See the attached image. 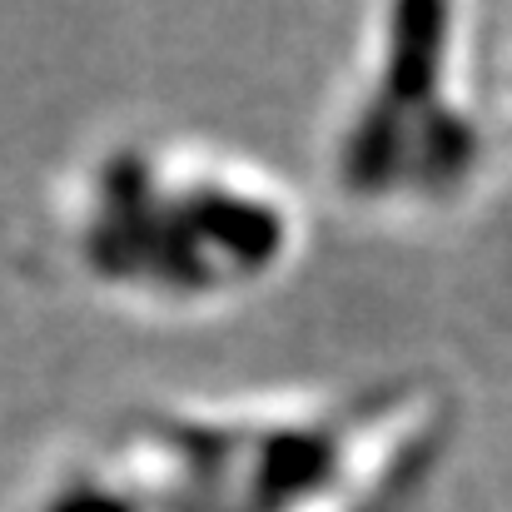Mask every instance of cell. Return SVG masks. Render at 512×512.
Here are the masks:
<instances>
[{
	"mask_svg": "<svg viewBox=\"0 0 512 512\" xmlns=\"http://www.w3.org/2000/svg\"><path fill=\"white\" fill-rule=\"evenodd\" d=\"M174 214L184 219V229L194 234V244H214L219 254H229L244 269L274 264L284 249V219L279 209L259 204V199H239L229 189H189L174 199Z\"/></svg>",
	"mask_w": 512,
	"mask_h": 512,
	"instance_id": "6da1fadb",
	"label": "cell"
},
{
	"mask_svg": "<svg viewBox=\"0 0 512 512\" xmlns=\"http://www.w3.org/2000/svg\"><path fill=\"white\" fill-rule=\"evenodd\" d=\"M443 55H448V5L403 0L393 10V30H388L383 100L393 110L433 105V90H438V75H443Z\"/></svg>",
	"mask_w": 512,
	"mask_h": 512,
	"instance_id": "7a4b0ae2",
	"label": "cell"
},
{
	"mask_svg": "<svg viewBox=\"0 0 512 512\" xmlns=\"http://www.w3.org/2000/svg\"><path fill=\"white\" fill-rule=\"evenodd\" d=\"M150 214H155L150 174L135 155H120L105 170V204H100V219L90 229V259L100 274L125 279L140 269V244H145Z\"/></svg>",
	"mask_w": 512,
	"mask_h": 512,
	"instance_id": "3957f363",
	"label": "cell"
},
{
	"mask_svg": "<svg viewBox=\"0 0 512 512\" xmlns=\"http://www.w3.org/2000/svg\"><path fill=\"white\" fill-rule=\"evenodd\" d=\"M334 463H339V448L329 433H274L259 453V478H254L259 503L284 508L294 498L319 493L334 478Z\"/></svg>",
	"mask_w": 512,
	"mask_h": 512,
	"instance_id": "277c9868",
	"label": "cell"
},
{
	"mask_svg": "<svg viewBox=\"0 0 512 512\" xmlns=\"http://www.w3.org/2000/svg\"><path fill=\"white\" fill-rule=\"evenodd\" d=\"M403 160H408V120L388 100H373L343 145V179L358 194H378L403 174Z\"/></svg>",
	"mask_w": 512,
	"mask_h": 512,
	"instance_id": "5b68a950",
	"label": "cell"
},
{
	"mask_svg": "<svg viewBox=\"0 0 512 512\" xmlns=\"http://www.w3.org/2000/svg\"><path fill=\"white\" fill-rule=\"evenodd\" d=\"M473 160V125L448 105H423V120L408 130V160L403 174H413L428 189L453 184Z\"/></svg>",
	"mask_w": 512,
	"mask_h": 512,
	"instance_id": "8992f818",
	"label": "cell"
},
{
	"mask_svg": "<svg viewBox=\"0 0 512 512\" xmlns=\"http://www.w3.org/2000/svg\"><path fill=\"white\" fill-rule=\"evenodd\" d=\"M140 269H155L174 289H199L214 274L209 259H204V249L194 244V234L174 214V204H155L150 229H145V244H140Z\"/></svg>",
	"mask_w": 512,
	"mask_h": 512,
	"instance_id": "52a82bcc",
	"label": "cell"
},
{
	"mask_svg": "<svg viewBox=\"0 0 512 512\" xmlns=\"http://www.w3.org/2000/svg\"><path fill=\"white\" fill-rule=\"evenodd\" d=\"M55 512H135L125 498H110V493H70L60 498Z\"/></svg>",
	"mask_w": 512,
	"mask_h": 512,
	"instance_id": "ba28073f",
	"label": "cell"
}]
</instances>
